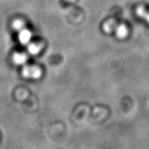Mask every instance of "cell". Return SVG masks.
Returning a JSON list of instances; mask_svg holds the SVG:
<instances>
[{"label":"cell","mask_w":149,"mask_h":149,"mask_svg":"<svg viewBox=\"0 0 149 149\" xmlns=\"http://www.w3.org/2000/svg\"><path fill=\"white\" fill-rule=\"evenodd\" d=\"M22 73L24 77L37 79L41 77L42 72L38 66H26L24 67Z\"/></svg>","instance_id":"1"},{"label":"cell","mask_w":149,"mask_h":149,"mask_svg":"<svg viewBox=\"0 0 149 149\" xmlns=\"http://www.w3.org/2000/svg\"><path fill=\"white\" fill-rule=\"evenodd\" d=\"M31 37H32V34L29 30L24 29L20 31L19 35V40L22 44H29L31 40Z\"/></svg>","instance_id":"2"},{"label":"cell","mask_w":149,"mask_h":149,"mask_svg":"<svg viewBox=\"0 0 149 149\" xmlns=\"http://www.w3.org/2000/svg\"><path fill=\"white\" fill-rule=\"evenodd\" d=\"M13 61L15 64L18 65H22L25 64L27 61L28 57L24 53H15L13 55Z\"/></svg>","instance_id":"5"},{"label":"cell","mask_w":149,"mask_h":149,"mask_svg":"<svg viewBox=\"0 0 149 149\" xmlns=\"http://www.w3.org/2000/svg\"><path fill=\"white\" fill-rule=\"evenodd\" d=\"M117 23L115 20L110 19L109 21L106 22L103 25V29L104 32L107 33H111L112 32L115 31L117 27Z\"/></svg>","instance_id":"4"},{"label":"cell","mask_w":149,"mask_h":149,"mask_svg":"<svg viewBox=\"0 0 149 149\" xmlns=\"http://www.w3.org/2000/svg\"><path fill=\"white\" fill-rule=\"evenodd\" d=\"M41 50V47L39 44H30L29 46H28V51L32 55H37L40 53Z\"/></svg>","instance_id":"6"},{"label":"cell","mask_w":149,"mask_h":149,"mask_svg":"<svg viewBox=\"0 0 149 149\" xmlns=\"http://www.w3.org/2000/svg\"><path fill=\"white\" fill-rule=\"evenodd\" d=\"M65 1H67V2L71 3V2H74V1H75L76 0H65Z\"/></svg>","instance_id":"10"},{"label":"cell","mask_w":149,"mask_h":149,"mask_svg":"<svg viewBox=\"0 0 149 149\" xmlns=\"http://www.w3.org/2000/svg\"><path fill=\"white\" fill-rule=\"evenodd\" d=\"M144 19L146 20V21L147 22H148V23H149V13H147L146 16L145 17Z\"/></svg>","instance_id":"9"},{"label":"cell","mask_w":149,"mask_h":149,"mask_svg":"<svg viewBox=\"0 0 149 149\" xmlns=\"http://www.w3.org/2000/svg\"><path fill=\"white\" fill-rule=\"evenodd\" d=\"M24 26H25L24 22L22 20H16L13 23L14 29L19 31H21L22 30H23L24 29Z\"/></svg>","instance_id":"8"},{"label":"cell","mask_w":149,"mask_h":149,"mask_svg":"<svg viewBox=\"0 0 149 149\" xmlns=\"http://www.w3.org/2000/svg\"><path fill=\"white\" fill-rule=\"evenodd\" d=\"M147 13H148V12H147L146 8L144 6H139L136 9V15L140 18L144 19Z\"/></svg>","instance_id":"7"},{"label":"cell","mask_w":149,"mask_h":149,"mask_svg":"<svg viewBox=\"0 0 149 149\" xmlns=\"http://www.w3.org/2000/svg\"><path fill=\"white\" fill-rule=\"evenodd\" d=\"M115 31L116 36L120 39H124L125 37H127V35L128 34V28L126 27L124 24L117 25Z\"/></svg>","instance_id":"3"}]
</instances>
